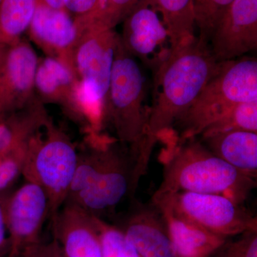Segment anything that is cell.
I'll list each match as a JSON object with an SVG mask.
<instances>
[{
	"mask_svg": "<svg viewBox=\"0 0 257 257\" xmlns=\"http://www.w3.org/2000/svg\"><path fill=\"white\" fill-rule=\"evenodd\" d=\"M87 138L85 146L79 150L65 202L104 219L123 201L134 200L159 140L147 135L140 143L128 145L100 135Z\"/></svg>",
	"mask_w": 257,
	"mask_h": 257,
	"instance_id": "6da1fadb",
	"label": "cell"
},
{
	"mask_svg": "<svg viewBox=\"0 0 257 257\" xmlns=\"http://www.w3.org/2000/svg\"><path fill=\"white\" fill-rule=\"evenodd\" d=\"M220 63L213 57L209 44L197 36L187 45L172 49L153 73L147 134L158 140L170 134Z\"/></svg>",
	"mask_w": 257,
	"mask_h": 257,
	"instance_id": "7a4b0ae2",
	"label": "cell"
},
{
	"mask_svg": "<svg viewBox=\"0 0 257 257\" xmlns=\"http://www.w3.org/2000/svg\"><path fill=\"white\" fill-rule=\"evenodd\" d=\"M160 187L152 199L180 192L221 194L241 204L256 179L240 173L216 156L198 138L177 141L172 137Z\"/></svg>",
	"mask_w": 257,
	"mask_h": 257,
	"instance_id": "3957f363",
	"label": "cell"
},
{
	"mask_svg": "<svg viewBox=\"0 0 257 257\" xmlns=\"http://www.w3.org/2000/svg\"><path fill=\"white\" fill-rule=\"evenodd\" d=\"M251 101H257L256 58L240 57L221 62L195 100L176 121L171 134L177 141L197 138L235 104Z\"/></svg>",
	"mask_w": 257,
	"mask_h": 257,
	"instance_id": "277c9868",
	"label": "cell"
},
{
	"mask_svg": "<svg viewBox=\"0 0 257 257\" xmlns=\"http://www.w3.org/2000/svg\"><path fill=\"white\" fill-rule=\"evenodd\" d=\"M146 87L140 62L123 46L119 34L110 82L103 106L101 127L109 125L114 139L119 143L134 145L148 135Z\"/></svg>",
	"mask_w": 257,
	"mask_h": 257,
	"instance_id": "5b68a950",
	"label": "cell"
},
{
	"mask_svg": "<svg viewBox=\"0 0 257 257\" xmlns=\"http://www.w3.org/2000/svg\"><path fill=\"white\" fill-rule=\"evenodd\" d=\"M78 159L77 145L50 117L31 139L23 176L46 192L50 220L66 202Z\"/></svg>",
	"mask_w": 257,
	"mask_h": 257,
	"instance_id": "8992f818",
	"label": "cell"
},
{
	"mask_svg": "<svg viewBox=\"0 0 257 257\" xmlns=\"http://www.w3.org/2000/svg\"><path fill=\"white\" fill-rule=\"evenodd\" d=\"M118 36L114 29L81 32L73 50L77 103L83 116L92 124L101 123Z\"/></svg>",
	"mask_w": 257,
	"mask_h": 257,
	"instance_id": "52a82bcc",
	"label": "cell"
},
{
	"mask_svg": "<svg viewBox=\"0 0 257 257\" xmlns=\"http://www.w3.org/2000/svg\"><path fill=\"white\" fill-rule=\"evenodd\" d=\"M152 199L167 201L179 215L222 237L256 231V218L221 194L180 192Z\"/></svg>",
	"mask_w": 257,
	"mask_h": 257,
	"instance_id": "ba28073f",
	"label": "cell"
},
{
	"mask_svg": "<svg viewBox=\"0 0 257 257\" xmlns=\"http://www.w3.org/2000/svg\"><path fill=\"white\" fill-rule=\"evenodd\" d=\"M120 40L139 62L155 72L172 50L170 38L155 0H143L122 22Z\"/></svg>",
	"mask_w": 257,
	"mask_h": 257,
	"instance_id": "9c48e42d",
	"label": "cell"
},
{
	"mask_svg": "<svg viewBox=\"0 0 257 257\" xmlns=\"http://www.w3.org/2000/svg\"><path fill=\"white\" fill-rule=\"evenodd\" d=\"M38 60L33 47L23 38L10 45H0V120L36 99Z\"/></svg>",
	"mask_w": 257,
	"mask_h": 257,
	"instance_id": "30bf717a",
	"label": "cell"
},
{
	"mask_svg": "<svg viewBox=\"0 0 257 257\" xmlns=\"http://www.w3.org/2000/svg\"><path fill=\"white\" fill-rule=\"evenodd\" d=\"M50 203L40 185L25 181L6 202L10 239L8 257H17L27 248L42 242V227L49 219Z\"/></svg>",
	"mask_w": 257,
	"mask_h": 257,
	"instance_id": "8fae6325",
	"label": "cell"
},
{
	"mask_svg": "<svg viewBox=\"0 0 257 257\" xmlns=\"http://www.w3.org/2000/svg\"><path fill=\"white\" fill-rule=\"evenodd\" d=\"M216 62L236 60L257 48V0H234L209 41Z\"/></svg>",
	"mask_w": 257,
	"mask_h": 257,
	"instance_id": "7c38bea8",
	"label": "cell"
},
{
	"mask_svg": "<svg viewBox=\"0 0 257 257\" xmlns=\"http://www.w3.org/2000/svg\"><path fill=\"white\" fill-rule=\"evenodd\" d=\"M28 32L32 41L47 57L72 69V54L79 40L74 18L64 9H55L39 2Z\"/></svg>",
	"mask_w": 257,
	"mask_h": 257,
	"instance_id": "4fadbf2b",
	"label": "cell"
},
{
	"mask_svg": "<svg viewBox=\"0 0 257 257\" xmlns=\"http://www.w3.org/2000/svg\"><path fill=\"white\" fill-rule=\"evenodd\" d=\"M122 230L140 257H178L160 209L152 202H133Z\"/></svg>",
	"mask_w": 257,
	"mask_h": 257,
	"instance_id": "5bb4252c",
	"label": "cell"
},
{
	"mask_svg": "<svg viewBox=\"0 0 257 257\" xmlns=\"http://www.w3.org/2000/svg\"><path fill=\"white\" fill-rule=\"evenodd\" d=\"M54 239L65 257H101L95 218L82 208L65 202L51 219Z\"/></svg>",
	"mask_w": 257,
	"mask_h": 257,
	"instance_id": "9a60e30c",
	"label": "cell"
},
{
	"mask_svg": "<svg viewBox=\"0 0 257 257\" xmlns=\"http://www.w3.org/2000/svg\"><path fill=\"white\" fill-rule=\"evenodd\" d=\"M78 80L74 71L62 61L46 57L39 58L35 79V91L45 104L60 105L64 111L81 123L77 103Z\"/></svg>",
	"mask_w": 257,
	"mask_h": 257,
	"instance_id": "2e32d148",
	"label": "cell"
},
{
	"mask_svg": "<svg viewBox=\"0 0 257 257\" xmlns=\"http://www.w3.org/2000/svg\"><path fill=\"white\" fill-rule=\"evenodd\" d=\"M165 218L171 241L178 257H207L226 243L219 236L179 215L167 201L152 200Z\"/></svg>",
	"mask_w": 257,
	"mask_h": 257,
	"instance_id": "e0dca14e",
	"label": "cell"
},
{
	"mask_svg": "<svg viewBox=\"0 0 257 257\" xmlns=\"http://www.w3.org/2000/svg\"><path fill=\"white\" fill-rule=\"evenodd\" d=\"M197 138L209 151L240 173L256 179L257 133L231 130Z\"/></svg>",
	"mask_w": 257,
	"mask_h": 257,
	"instance_id": "ac0fdd59",
	"label": "cell"
},
{
	"mask_svg": "<svg viewBox=\"0 0 257 257\" xmlns=\"http://www.w3.org/2000/svg\"><path fill=\"white\" fill-rule=\"evenodd\" d=\"M49 118L45 104L37 97L21 110L0 120V155L29 141Z\"/></svg>",
	"mask_w": 257,
	"mask_h": 257,
	"instance_id": "d6986e66",
	"label": "cell"
},
{
	"mask_svg": "<svg viewBox=\"0 0 257 257\" xmlns=\"http://www.w3.org/2000/svg\"><path fill=\"white\" fill-rule=\"evenodd\" d=\"M162 15L172 49L183 46L197 37L192 0H155Z\"/></svg>",
	"mask_w": 257,
	"mask_h": 257,
	"instance_id": "ffe728a7",
	"label": "cell"
},
{
	"mask_svg": "<svg viewBox=\"0 0 257 257\" xmlns=\"http://www.w3.org/2000/svg\"><path fill=\"white\" fill-rule=\"evenodd\" d=\"M39 0L0 1V45H10L28 31Z\"/></svg>",
	"mask_w": 257,
	"mask_h": 257,
	"instance_id": "44dd1931",
	"label": "cell"
},
{
	"mask_svg": "<svg viewBox=\"0 0 257 257\" xmlns=\"http://www.w3.org/2000/svg\"><path fill=\"white\" fill-rule=\"evenodd\" d=\"M143 0H106L90 14L74 18L79 34L87 30H112L122 23Z\"/></svg>",
	"mask_w": 257,
	"mask_h": 257,
	"instance_id": "7402d4cb",
	"label": "cell"
},
{
	"mask_svg": "<svg viewBox=\"0 0 257 257\" xmlns=\"http://www.w3.org/2000/svg\"><path fill=\"white\" fill-rule=\"evenodd\" d=\"M231 130H246L257 133V101L235 104L211 123L199 137Z\"/></svg>",
	"mask_w": 257,
	"mask_h": 257,
	"instance_id": "603a6c76",
	"label": "cell"
},
{
	"mask_svg": "<svg viewBox=\"0 0 257 257\" xmlns=\"http://www.w3.org/2000/svg\"><path fill=\"white\" fill-rule=\"evenodd\" d=\"M234 0H192L198 38L209 44L216 25Z\"/></svg>",
	"mask_w": 257,
	"mask_h": 257,
	"instance_id": "cb8c5ba5",
	"label": "cell"
},
{
	"mask_svg": "<svg viewBox=\"0 0 257 257\" xmlns=\"http://www.w3.org/2000/svg\"><path fill=\"white\" fill-rule=\"evenodd\" d=\"M94 218L100 240L101 257H140L122 230L104 219Z\"/></svg>",
	"mask_w": 257,
	"mask_h": 257,
	"instance_id": "d4e9b609",
	"label": "cell"
},
{
	"mask_svg": "<svg viewBox=\"0 0 257 257\" xmlns=\"http://www.w3.org/2000/svg\"><path fill=\"white\" fill-rule=\"evenodd\" d=\"M31 139L0 155V193L10 188L23 175Z\"/></svg>",
	"mask_w": 257,
	"mask_h": 257,
	"instance_id": "484cf974",
	"label": "cell"
},
{
	"mask_svg": "<svg viewBox=\"0 0 257 257\" xmlns=\"http://www.w3.org/2000/svg\"><path fill=\"white\" fill-rule=\"evenodd\" d=\"M242 234L241 239L226 246L223 257H257L256 231Z\"/></svg>",
	"mask_w": 257,
	"mask_h": 257,
	"instance_id": "4316f807",
	"label": "cell"
},
{
	"mask_svg": "<svg viewBox=\"0 0 257 257\" xmlns=\"http://www.w3.org/2000/svg\"><path fill=\"white\" fill-rule=\"evenodd\" d=\"M99 6V0H64L63 9L72 18L90 14Z\"/></svg>",
	"mask_w": 257,
	"mask_h": 257,
	"instance_id": "83f0119b",
	"label": "cell"
},
{
	"mask_svg": "<svg viewBox=\"0 0 257 257\" xmlns=\"http://www.w3.org/2000/svg\"><path fill=\"white\" fill-rule=\"evenodd\" d=\"M8 197L0 196V257L10 251V239L6 221V202Z\"/></svg>",
	"mask_w": 257,
	"mask_h": 257,
	"instance_id": "f1b7e54d",
	"label": "cell"
},
{
	"mask_svg": "<svg viewBox=\"0 0 257 257\" xmlns=\"http://www.w3.org/2000/svg\"><path fill=\"white\" fill-rule=\"evenodd\" d=\"M17 257H47L46 243L40 242L30 246Z\"/></svg>",
	"mask_w": 257,
	"mask_h": 257,
	"instance_id": "f546056e",
	"label": "cell"
},
{
	"mask_svg": "<svg viewBox=\"0 0 257 257\" xmlns=\"http://www.w3.org/2000/svg\"><path fill=\"white\" fill-rule=\"evenodd\" d=\"M46 247L47 257H65L55 239L52 242L46 243Z\"/></svg>",
	"mask_w": 257,
	"mask_h": 257,
	"instance_id": "4dcf8cb0",
	"label": "cell"
},
{
	"mask_svg": "<svg viewBox=\"0 0 257 257\" xmlns=\"http://www.w3.org/2000/svg\"><path fill=\"white\" fill-rule=\"evenodd\" d=\"M64 0H39L40 3L55 9H63Z\"/></svg>",
	"mask_w": 257,
	"mask_h": 257,
	"instance_id": "1f68e13d",
	"label": "cell"
},
{
	"mask_svg": "<svg viewBox=\"0 0 257 257\" xmlns=\"http://www.w3.org/2000/svg\"><path fill=\"white\" fill-rule=\"evenodd\" d=\"M105 1H106V0H99V8H98V9H99V8H100L101 5L104 4V2H105Z\"/></svg>",
	"mask_w": 257,
	"mask_h": 257,
	"instance_id": "d6a6232c",
	"label": "cell"
},
{
	"mask_svg": "<svg viewBox=\"0 0 257 257\" xmlns=\"http://www.w3.org/2000/svg\"><path fill=\"white\" fill-rule=\"evenodd\" d=\"M0 1H1V0H0Z\"/></svg>",
	"mask_w": 257,
	"mask_h": 257,
	"instance_id": "836d02e7",
	"label": "cell"
}]
</instances>
